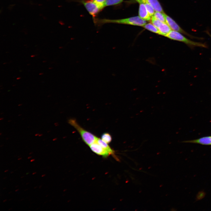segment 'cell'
I'll use <instances>...</instances> for the list:
<instances>
[{"instance_id": "41", "label": "cell", "mask_w": 211, "mask_h": 211, "mask_svg": "<svg viewBox=\"0 0 211 211\" xmlns=\"http://www.w3.org/2000/svg\"><path fill=\"white\" fill-rule=\"evenodd\" d=\"M48 195H47L46 196V197H47V196H48Z\"/></svg>"}, {"instance_id": "20", "label": "cell", "mask_w": 211, "mask_h": 211, "mask_svg": "<svg viewBox=\"0 0 211 211\" xmlns=\"http://www.w3.org/2000/svg\"><path fill=\"white\" fill-rule=\"evenodd\" d=\"M36 172H34V173H33V174H36Z\"/></svg>"}, {"instance_id": "38", "label": "cell", "mask_w": 211, "mask_h": 211, "mask_svg": "<svg viewBox=\"0 0 211 211\" xmlns=\"http://www.w3.org/2000/svg\"><path fill=\"white\" fill-rule=\"evenodd\" d=\"M32 153H32H30V154H31Z\"/></svg>"}, {"instance_id": "24", "label": "cell", "mask_w": 211, "mask_h": 211, "mask_svg": "<svg viewBox=\"0 0 211 211\" xmlns=\"http://www.w3.org/2000/svg\"><path fill=\"white\" fill-rule=\"evenodd\" d=\"M8 171V170H6V171H4V172H6Z\"/></svg>"}, {"instance_id": "32", "label": "cell", "mask_w": 211, "mask_h": 211, "mask_svg": "<svg viewBox=\"0 0 211 211\" xmlns=\"http://www.w3.org/2000/svg\"><path fill=\"white\" fill-rule=\"evenodd\" d=\"M13 172H14L13 171H12V172H11V173H13Z\"/></svg>"}, {"instance_id": "35", "label": "cell", "mask_w": 211, "mask_h": 211, "mask_svg": "<svg viewBox=\"0 0 211 211\" xmlns=\"http://www.w3.org/2000/svg\"><path fill=\"white\" fill-rule=\"evenodd\" d=\"M29 173H27L26 174H28Z\"/></svg>"}, {"instance_id": "40", "label": "cell", "mask_w": 211, "mask_h": 211, "mask_svg": "<svg viewBox=\"0 0 211 211\" xmlns=\"http://www.w3.org/2000/svg\"><path fill=\"white\" fill-rule=\"evenodd\" d=\"M11 199H10V200H9H9H11Z\"/></svg>"}, {"instance_id": "26", "label": "cell", "mask_w": 211, "mask_h": 211, "mask_svg": "<svg viewBox=\"0 0 211 211\" xmlns=\"http://www.w3.org/2000/svg\"><path fill=\"white\" fill-rule=\"evenodd\" d=\"M18 190H19V189H17L15 190V191L16 192L17 191H18Z\"/></svg>"}, {"instance_id": "6", "label": "cell", "mask_w": 211, "mask_h": 211, "mask_svg": "<svg viewBox=\"0 0 211 211\" xmlns=\"http://www.w3.org/2000/svg\"><path fill=\"white\" fill-rule=\"evenodd\" d=\"M166 23L172 30L176 31L193 38V36L183 30L172 18L164 13Z\"/></svg>"}, {"instance_id": "42", "label": "cell", "mask_w": 211, "mask_h": 211, "mask_svg": "<svg viewBox=\"0 0 211 211\" xmlns=\"http://www.w3.org/2000/svg\"><path fill=\"white\" fill-rule=\"evenodd\" d=\"M28 183H27L26 184L27 185V184H28Z\"/></svg>"}, {"instance_id": "25", "label": "cell", "mask_w": 211, "mask_h": 211, "mask_svg": "<svg viewBox=\"0 0 211 211\" xmlns=\"http://www.w3.org/2000/svg\"><path fill=\"white\" fill-rule=\"evenodd\" d=\"M22 159V158H20L18 159V160H20V159Z\"/></svg>"}, {"instance_id": "31", "label": "cell", "mask_w": 211, "mask_h": 211, "mask_svg": "<svg viewBox=\"0 0 211 211\" xmlns=\"http://www.w3.org/2000/svg\"><path fill=\"white\" fill-rule=\"evenodd\" d=\"M12 209V208H11L10 209H9L8 210H11V209Z\"/></svg>"}, {"instance_id": "39", "label": "cell", "mask_w": 211, "mask_h": 211, "mask_svg": "<svg viewBox=\"0 0 211 211\" xmlns=\"http://www.w3.org/2000/svg\"><path fill=\"white\" fill-rule=\"evenodd\" d=\"M18 186H16V187H17Z\"/></svg>"}, {"instance_id": "2", "label": "cell", "mask_w": 211, "mask_h": 211, "mask_svg": "<svg viewBox=\"0 0 211 211\" xmlns=\"http://www.w3.org/2000/svg\"><path fill=\"white\" fill-rule=\"evenodd\" d=\"M68 123L77 131L83 140L89 146L96 141L98 137L82 128L75 120L70 119L69 120Z\"/></svg>"}, {"instance_id": "3", "label": "cell", "mask_w": 211, "mask_h": 211, "mask_svg": "<svg viewBox=\"0 0 211 211\" xmlns=\"http://www.w3.org/2000/svg\"><path fill=\"white\" fill-rule=\"evenodd\" d=\"M165 37L172 40L183 42L190 47H207L204 44L192 41L186 38L181 33L176 31L171 30Z\"/></svg>"}, {"instance_id": "33", "label": "cell", "mask_w": 211, "mask_h": 211, "mask_svg": "<svg viewBox=\"0 0 211 211\" xmlns=\"http://www.w3.org/2000/svg\"><path fill=\"white\" fill-rule=\"evenodd\" d=\"M37 187H38L37 186H36V187H35L34 188H37Z\"/></svg>"}, {"instance_id": "4", "label": "cell", "mask_w": 211, "mask_h": 211, "mask_svg": "<svg viewBox=\"0 0 211 211\" xmlns=\"http://www.w3.org/2000/svg\"><path fill=\"white\" fill-rule=\"evenodd\" d=\"M89 14L93 18L103 9L97 4L93 0H80Z\"/></svg>"}, {"instance_id": "16", "label": "cell", "mask_w": 211, "mask_h": 211, "mask_svg": "<svg viewBox=\"0 0 211 211\" xmlns=\"http://www.w3.org/2000/svg\"><path fill=\"white\" fill-rule=\"evenodd\" d=\"M144 4L149 13L151 16H152L155 12V11L154 8L148 3H144Z\"/></svg>"}, {"instance_id": "22", "label": "cell", "mask_w": 211, "mask_h": 211, "mask_svg": "<svg viewBox=\"0 0 211 211\" xmlns=\"http://www.w3.org/2000/svg\"><path fill=\"white\" fill-rule=\"evenodd\" d=\"M6 200H7L6 199L5 200H4L3 202H5Z\"/></svg>"}, {"instance_id": "17", "label": "cell", "mask_w": 211, "mask_h": 211, "mask_svg": "<svg viewBox=\"0 0 211 211\" xmlns=\"http://www.w3.org/2000/svg\"><path fill=\"white\" fill-rule=\"evenodd\" d=\"M107 0H93L94 2L99 6L103 9L105 7L104 4Z\"/></svg>"}, {"instance_id": "14", "label": "cell", "mask_w": 211, "mask_h": 211, "mask_svg": "<svg viewBox=\"0 0 211 211\" xmlns=\"http://www.w3.org/2000/svg\"><path fill=\"white\" fill-rule=\"evenodd\" d=\"M124 0H107L104 4L105 7L114 6L121 3Z\"/></svg>"}, {"instance_id": "10", "label": "cell", "mask_w": 211, "mask_h": 211, "mask_svg": "<svg viewBox=\"0 0 211 211\" xmlns=\"http://www.w3.org/2000/svg\"><path fill=\"white\" fill-rule=\"evenodd\" d=\"M139 3H147L150 5L155 11L164 13L163 9L158 0H135Z\"/></svg>"}, {"instance_id": "5", "label": "cell", "mask_w": 211, "mask_h": 211, "mask_svg": "<svg viewBox=\"0 0 211 211\" xmlns=\"http://www.w3.org/2000/svg\"><path fill=\"white\" fill-rule=\"evenodd\" d=\"M151 21L152 23L158 29L160 35L165 37L171 30L166 22H161L153 16H152Z\"/></svg>"}, {"instance_id": "28", "label": "cell", "mask_w": 211, "mask_h": 211, "mask_svg": "<svg viewBox=\"0 0 211 211\" xmlns=\"http://www.w3.org/2000/svg\"><path fill=\"white\" fill-rule=\"evenodd\" d=\"M34 56H35V55H32V56H31V57H34Z\"/></svg>"}, {"instance_id": "12", "label": "cell", "mask_w": 211, "mask_h": 211, "mask_svg": "<svg viewBox=\"0 0 211 211\" xmlns=\"http://www.w3.org/2000/svg\"><path fill=\"white\" fill-rule=\"evenodd\" d=\"M142 27L152 32L160 35V32L158 29L152 23H146Z\"/></svg>"}, {"instance_id": "15", "label": "cell", "mask_w": 211, "mask_h": 211, "mask_svg": "<svg viewBox=\"0 0 211 211\" xmlns=\"http://www.w3.org/2000/svg\"><path fill=\"white\" fill-rule=\"evenodd\" d=\"M101 139L107 143L108 144L111 141L112 138L110 134L105 132L102 135Z\"/></svg>"}, {"instance_id": "34", "label": "cell", "mask_w": 211, "mask_h": 211, "mask_svg": "<svg viewBox=\"0 0 211 211\" xmlns=\"http://www.w3.org/2000/svg\"><path fill=\"white\" fill-rule=\"evenodd\" d=\"M6 188L5 187V188H4L3 189L4 190V189H5Z\"/></svg>"}, {"instance_id": "11", "label": "cell", "mask_w": 211, "mask_h": 211, "mask_svg": "<svg viewBox=\"0 0 211 211\" xmlns=\"http://www.w3.org/2000/svg\"><path fill=\"white\" fill-rule=\"evenodd\" d=\"M96 142L102 147L108 151L110 154H114V151L110 147L107 143L98 138Z\"/></svg>"}, {"instance_id": "13", "label": "cell", "mask_w": 211, "mask_h": 211, "mask_svg": "<svg viewBox=\"0 0 211 211\" xmlns=\"http://www.w3.org/2000/svg\"><path fill=\"white\" fill-rule=\"evenodd\" d=\"M156 19L163 22H166L164 13H162L159 11H156L152 16Z\"/></svg>"}, {"instance_id": "30", "label": "cell", "mask_w": 211, "mask_h": 211, "mask_svg": "<svg viewBox=\"0 0 211 211\" xmlns=\"http://www.w3.org/2000/svg\"><path fill=\"white\" fill-rule=\"evenodd\" d=\"M6 178V177H4V179H5Z\"/></svg>"}, {"instance_id": "18", "label": "cell", "mask_w": 211, "mask_h": 211, "mask_svg": "<svg viewBox=\"0 0 211 211\" xmlns=\"http://www.w3.org/2000/svg\"><path fill=\"white\" fill-rule=\"evenodd\" d=\"M35 160V159H32L30 161V162H32V161H34Z\"/></svg>"}, {"instance_id": "8", "label": "cell", "mask_w": 211, "mask_h": 211, "mask_svg": "<svg viewBox=\"0 0 211 211\" xmlns=\"http://www.w3.org/2000/svg\"><path fill=\"white\" fill-rule=\"evenodd\" d=\"M183 142L197 144L205 145H211V136L203 137L193 140H186Z\"/></svg>"}, {"instance_id": "9", "label": "cell", "mask_w": 211, "mask_h": 211, "mask_svg": "<svg viewBox=\"0 0 211 211\" xmlns=\"http://www.w3.org/2000/svg\"><path fill=\"white\" fill-rule=\"evenodd\" d=\"M138 14L139 17L143 20L146 21L151 20L152 16L149 13L144 3H139Z\"/></svg>"}, {"instance_id": "27", "label": "cell", "mask_w": 211, "mask_h": 211, "mask_svg": "<svg viewBox=\"0 0 211 211\" xmlns=\"http://www.w3.org/2000/svg\"><path fill=\"white\" fill-rule=\"evenodd\" d=\"M41 186H41V185L40 186H39V188H41Z\"/></svg>"}, {"instance_id": "23", "label": "cell", "mask_w": 211, "mask_h": 211, "mask_svg": "<svg viewBox=\"0 0 211 211\" xmlns=\"http://www.w3.org/2000/svg\"><path fill=\"white\" fill-rule=\"evenodd\" d=\"M45 176V174H43L42 176V177H43Z\"/></svg>"}, {"instance_id": "29", "label": "cell", "mask_w": 211, "mask_h": 211, "mask_svg": "<svg viewBox=\"0 0 211 211\" xmlns=\"http://www.w3.org/2000/svg\"><path fill=\"white\" fill-rule=\"evenodd\" d=\"M20 78H17V79H20Z\"/></svg>"}, {"instance_id": "19", "label": "cell", "mask_w": 211, "mask_h": 211, "mask_svg": "<svg viewBox=\"0 0 211 211\" xmlns=\"http://www.w3.org/2000/svg\"><path fill=\"white\" fill-rule=\"evenodd\" d=\"M208 33V35H209V36H210V37L211 38V35L209 33Z\"/></svg>"}, {"instance_id": "37", "label": "cell", "mask_w": 211, "mask_h": 211, "mask_svg": "<svg viewBox=\"0 0 211 211\" xmlns=\"http://www.w3.org/2000/svg\"><path fill=\"white\" fill-rule=\"evenodd\" d=\"M23 177H24V176H23L22 177H21V178H23Z\"/></svg>"}, {"instance_id": "21", "label": "cell", "mask_w": 211, "mask_h": 211, "mask_svg": "<svg viewBox=\"0 0 211 211\" xmlns=\"http://www.w3.org/2000/svg\"><path fill=\"white\" fill-rule=\"evenodd\" d=\"M31 158V156H29V157H28V159H30V158Z\"/></svg>"}, {"instance_id": "36", "label": "cell", "mask_w": 211, "mask_h": 211, "mask_svg": "<svg viewBox=\"0 0 211 211\" xmlns=\"http://www.w3.org/2000/svg\"><path fill=\"white\" fill-rule=\"evenodd\" d=\"M11 192H10V193H9V194H10V193H11Z\"/></svg>"}, {"instance_id": "1", "label": "cell", "mask_w": 211, "mask_h": 211, "mask_svg": "<svg viewBox=\"0 0 211 211\" xmlns=\"http://www.w3.org/2000/svg\"><path fill=\"white\" fill-rule=\"evenodd\" d=\"M95 23L98 25L113 23L131 25L142 27L146 23V21L142 19L139 16L117 19L93 18Z\"/></svg>"}, {"instance_id": "7", "label": "cell", "mask_w": 211, "mask_h": 211, "mask_svg": "<svg viewBox=\"0 0 211 211\" xmlns=\"http://www.w3.org/2000/svg\"><path fill=\"white\" fill-rule=\"evenodd\" d=\"M91 150L97 154L104 157H107L110 155L106 150L102 147L96 142L89 146Z\"/></svg>"}]
</instances>
